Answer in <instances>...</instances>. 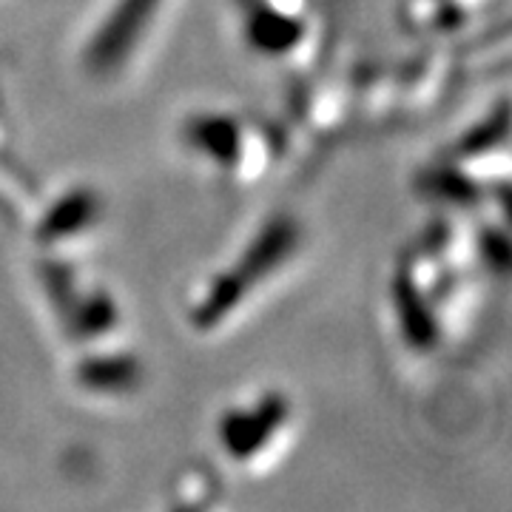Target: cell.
Masks as SVG:
<instances>
[{"label": "cell", "mask_w": 512, "mask_h": 512, "mask_svg": "<svg viewBox=\"0 0 512 512\" xmlns=\"http://www.w3.org/2000/svg\"><path fill=\"white\" fill-rule=\"evenodd\" d=\"M439 191L441 197H450V200L458 202L476 200V188H473V183L464 180V177H458V174H441Z\"/></svg>", "instance_id": "cell-11"}, {"label": "cell", "mask_w": 512, "mask_h": 512, "mask_svg": "<svg viewBox=\"0 0 512 512\" xmlns=\"http://www.w3.org/2000/svg\"><path fill=\"white\" fill-rule=\"evenodd\" d=\"M100 211V202L94 197L89 188H77L72 194H66L63 200H57L49 214L40 222V237L46 242H57V239H66L89 228Z\"/></svg>", "instance_id": "cell-4"}, {"label": "cell", "mask_w": 512, "mask_h": 512, "mask_svg": "<svg viewBox=\"0 0 512 512\" xmlns=\"http://www.w3.org/2000/svg\"><path fill=\"white\" fill-rule=\"evenodd\" d=\"M248 37L259 52L265 55H282L293 49L302 37V23L276 9H256L248 23Z\"/></svg>", "instance_id": "cell-6"}, {"label": "cell", "mask_w": 512, "mask_h": 512, "mask_svg": "<svg viewBox=\"0 0 512 512\" xmlns=\"http://www.w3.org/2000/svg\"><path fill=\"white\" fill-rule=\"evenodd\" d=\"M114 322H117V308H114V302H111L106 293H94V296L80 302L77 319H74V328H77V333H83V336H100V333H106Z\"/></svg>", "instance_id": "cell-9"}, {"label": "cell", "mask_w": 512, "mask_h": 512, "mask_svg": "<svg viewBox=\"0 0 512 512\" xmlns=\"http://www.w3.org/2000/svg\"><path fill=\"white\" fill-rule=\"evenodd\" d=\"M285 419H288V399L265 396L251 410H234L222 419V444L234 458H251L256 450L268 444Z\"/></svg>", "instance_id": "cell-3"}, {"label": "cell", "mask_w": 512, "mask_h": 512, "mask_svg": "<svg viewBox=\"0 0 512 512\" xmlns=\"http://www.w3.org/2000/svg\"><path fill=\"white\" fill-rule=\"evenodd\" d=\"M185 137L191 146H197L202 154H208L217 163H234L239 157V143H242V131L222 114H202L194 117L185 126Z\"/></svg>", "instance_id": "cell-5"}, {"label": "cell", "mask_w": 512, "mask_h": 512, "mask_svg": "<svg viewBox=\"0 0 512 512\" xmlns=\"http://www.w3.org/2000/svg\"><path fill=\"white\" fill-rule=\"evenodd\" d=\"M160 0H117L109 20L100 26L89 46V63L97 72H109L120 66L140 40L148 20L154 18Z\"/></svg>", "instance_id": "cell-2"}, {"label": "cell", "mask_w": 512, "mask_h": 512, "mask_svg": "<svg viewBox=\"0 0 512 512\" xmlns=\"http://www.w3.org/2000/svg\"><path fill=\"white\" fill-rule=\"evenodd\" d=\"M77 379L89 390H128L140 382V365L131 356H94L77 367Z\"/></svg>", "instance_id": "cell-7"}, {"label": "cell", "mask_w": 512, "mask_h": 512, "mask_svg": "<svg viewBox=\"0 0 512 512\" xmlns=\"http://www.w3.org/2000/svg\"><path fill=\"white\" fill-rule=\"evenodd\" d=\"M396 305H399V316H402L404 336L416 345V348H430L439 336L436 330V319L427 311L424 299H421L419 288L402 276L396 282Z\"/></svg>", "instance_id": "cell-8"}, {"label": "cell", "mask_w": 512, "mask_h": 512, "mask_svg": "<svg viewBox=\"0 0 512 512\" xmlns=\"http://www.w3.org/2000/svg\"><path fill=\"white\" fill-rule=\"evenodd\" d=\"M296 242H299V231L288 217L268 222L259 231V237L248 245V251L242 254L237 265L228 274H222L211 285V291L205 293L200 308L194 311V322L200 328H211V325L222 322L248 296V291L259 279L274 274L276 268L293 254Z\"/></svg>", "instance_id": "cell-1"}, {"label": "cell", "mask_w": 512, "mask_h": 512, "mask_svg": "<svg viewBox=\"0 0 512 512\" xmlns=\"http://www.w3.org/2000/svg\"><path fill=\"white\" fill-rule=\"evenodd\" d=\"M504 137H507V109L501 106V109H498V117L481 123L478 128H473V131L461 140L458 151H461V154H478V151H487V148H493L495 143H501Z\"/></svg>", "instance_id": "cell-10"}]
</instances>
